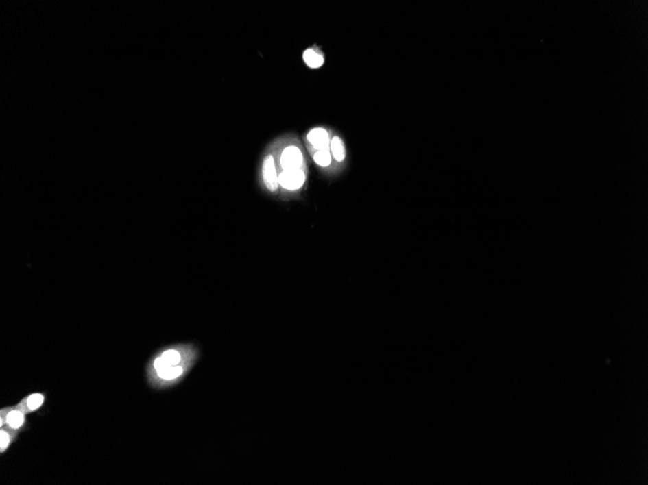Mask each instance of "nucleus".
<instances>
[{
  "mask_svg": "<svg viewBox=\"0 0 648 485\" xmlns=\"http://www.w3.org/2000/svg\"><path fill=\"white\" fill-rule=\"evenodd\" d=\"M306 66L310 69H320L325 64V55L320 46L308 47L302 55Z\"/></svg>",
  "mask_w": 648,
  "mask_h": 485,
  "instance_id": "8",
  "label": "nucleus"
},
{
  "mask_svg": "<svg viewBox=\"0 0 648 485\" xmlns=\"http://www.w3.org/2000/svg\"><path fill=\"white\" fill-rule=\"evenodd\" d=\"M22 410L15 406L6 407L0 411V428L6 427L8 430L21 433L27 428V418Z\"/></svg>",
  "mask_w": 648,
  "mask_h": 485,
  "instance_id": "6",
  "label": "nucleus"
},
{
  "mask_svg": "<svg viewBox=\"0 0 648 485\" xmlns=\"http://www.w3.org/2000/svg\"><path fill=\"white\" fill-rule=\"evenodd\" d=\"M333 131V128L324 125H317L309 129L302 136V142L305 145L306 151L328 149Z\"/></svg>",
  "mask_w": 648,
  "mask_h": 485,
  "instance_id": "5",
  "label": "nucleus"
},
{
  "mask_svg": "<svg viewBox=\"0 0 648 485\" xmlns=\"http://www.w3.org/2000/svg\"><path fill=\"white\" fill-rule=\"evenodd\" d=\"M272 140L278 173L291 170L310 171V157L302 139L296 133H285Z\"/></svg>",
  "mask_w": 648,
  "mask_h": 485,
  "instance_id": "2",
  "label": "nucleus"
},
{
  "mask_svg": "<svg viewBox=\"0 0 648 485\" xmlns=\"http://www.w3.org/2000/svg\"><path fill=\"white\" fill-rule=\"evenodd\" d=\"M329 149L337 169L341 175H343L347 171L348 166L347 145L343 136L336 130L333 131V134L331 136Z\"/></svg>",
  "mask_w": 648,
  "mask_h": 485,
  "instance_id": "7",
  "label": "nucleus"
},
{
  "mask_svg": "<svg viewBox=\"0 0 648 485\" xmlns=\"http://www.w3.org/2000/svg\"><path fill=\"white\" fill-rule=\"evenodd\" d=\"M257 184L266 196L279 199V173L273 140L262 151L257 167Z\"/></svg>",
  "mask_w": 648,
  "mask_h": 485,
  "instance_id": "3",
  "label": "nucleus"
},
{
  "mask_svg": "<svg viewBox=\"0 0 648 485\" xmlns=\"http://www.w3.org/2000/svg\"><path fill=\"white\" fill-rule=\"evenodd\" d=\"M19 434L20 433L8 430V428H0V452H1V454L8 451L11 445L17 440Z\"/></svg>",
  "mask_w": 648,
  "mask_h": 485,
  "instance_id": "10",
  "label": "nucleus"
},
{
  "mask_svg": "<svg viewBox=\"0 0 648 485\" xmlns=\"http://www.w3.org/2000/svg\"><path fill=\"white\" fill-rule=\"evenodd\" d=\"M45 400V395H42V393H32V395L23 397V399L16 405V407L22 410L25 414H32L43 406Z\"/></svg>",
  "mask_w": 648,
  "mask_h": 485,
  "instance_id": "9",
  "label": "nucleus"
},
{
  "mask_svg": "<svg viewBox=\"0 0 648 485\" xmlns=\"http://www.w3.org/2000/svg\"><path fill=\"white\" fill-rule=\"evenodd\" d=\"M309 170H291L279 172V200H300L308 187Z\"/></svg>",
  "mask_w": 648,
  "mask_h": 485,
  "instance_id": "4",
  "label": "nucleus"
},
{
  "mask_svg": "<svg viewBox=\"0 0 648 485\" xmlns=\"http://www.w3.org/2000/svg\"><path fill=\"white\" fill-rule=\"evenodd\" d=\"M200 358V348L194 343L163 347L152 356L147 364L149 386L156 390L174 388L188 376Z\"/></svg>",
  "mask_w": 648,
  "mask_h": 485,
  "instance_id": "1",
  "label": "nucleus"
}]
</instances>
